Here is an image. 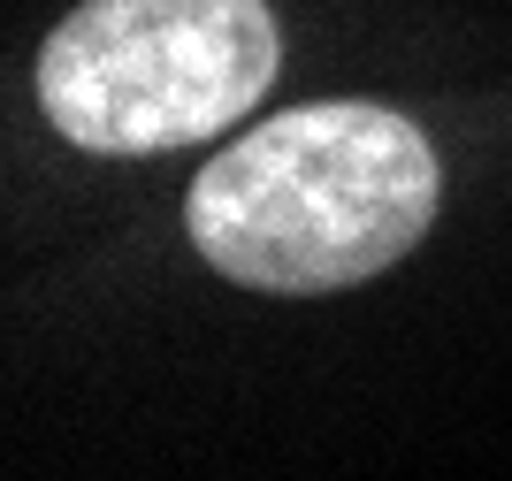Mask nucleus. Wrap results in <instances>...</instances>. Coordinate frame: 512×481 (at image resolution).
<instances>
[{
	"instance_id": "obj_2",
	"label": "nucleus",
	"mask_w": 512,
	"mask_h": 481,
	"mask_svg": "<svg viewBox=\"0 0 512 481\" xmlns=\"http://www.w3.org/2000/svg\"><path fill=\"white\" fill-rule=\"evenodd\" d=\"M276 69L268 0H85L39 54V107L85 153H176L253 115Z\"/></svg>"
},
{
	"instance_id": "obj_1",
	"label": "nucleus",
	"mask_w": 512,
	"mask_h": 481,
	"mask_svg": "<svg viewBox=\"0 0 512 481\" xmlns=\"http://www.w3.org/2000/svg\"><path fill=\"white\" fill-rule=\"evenodd\" d=\"M436 153L375 100L268 115L192 176L184 230L245 291H352L398 268L436 222Z\"/></svg>"
}]
</instances>
